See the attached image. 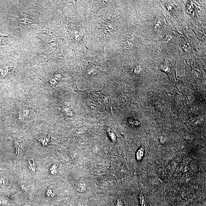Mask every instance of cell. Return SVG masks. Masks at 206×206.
<instances>
[{"instance_id":"ba28073f","label":"cell","mask_w":206,"mask_h":206,"mask_svg":"<svg viewBox=\"0 0 206 206\" xmlns=\"http://www.w3.org/2000/svg\"><path fill=\"white\" fill-rule=\"evenodd\" d=\"M45 75L47 82L51 87L57 85L64 78L63 74L58 70L48 71Z\"/></svg>"},{"instance_id":"3957f363","label":"cell","mask_w":206,"mask_h":206,"mask_svg":"<svg viewBox=\"0 0 206 206\" xmlns=\"http://www.w3.org/2000/svg\"><path fill=\"white\" fill-rule=\"evenodd\" d=\"M9 17L11 30L36 24L40 26L53 17L54 11L48 1H17Z\"/></svg>"},{"instance_id":"2e32d148","label":"cell","mask_w":206,"mask_h":206,"mask_svg":"<svg viewBox=\"0 0 206 206\" xmlns=\"http://www.w3.org/2000/svg\"><path fill=\"white\" fill-rule=\"evenodd\" d=\"M115 206H124L123 201L120 199H117L115 202Z\"/></svg>"},{"instance_id":"4fadbf2b","label":"cell","mask_w":206,"mask_h":206,"mask_svg":"<svg viewBox=\"0 0 206 206\" xmlns=\"http://www.w3.org/2000/svg\"><path fill=\"white\" fill-rule=\"evenodd\" d=\"M138 198L140 206H147L146 199L143 194H140Z\"/></svg>"},{"instance_id":"5b68a950","label":"cell","mask_w":206,"mask_h":206,"mask_svg":"<svg viewBox=\"0 0 206 206\" xmlns=\"http://www.w3.org/2000/svg\"><path fill=\"white\" fill-rule=\"evenodd\" d=\"M24 63L15 51L11 54H0V81L11 78Z\"/></svg>"},{"instance_id":"277c9868","label":"cell","mask_w":206,"mask_h":206,"mask_svg":"<svg viewBox=\"0 0 206 206\" xmlns=\"http://www.w3.org/2000/svg\"><path fill=\"white\" fill-rule=\"evenodd\" d=\"M118 7L109 10L107 8L106 12L103 14L93 16L92 18L91 31L97 45L98 53L105 54V47L107 44L120 37L123 20Z\"/></svg>"},{"instance_id":"9c48e42d","label":"cell","mask_w":206,"mask_h":206,"mask_svg":"<svg viewBox=\"0 0 206 206\" xmlns=\"http://www.w3.org/2000/svg\"><path fill=\"white\" fill-rule=\"evenodd\" d=\"M13 38H14V37L13 36L11 33L7 36L0 34V47L9 46L11 47V49L13 50V48L10 43L11 39Z\"/></svg>"},{"instance_id":"8992f818","label":"cell","mask_w":206,"mask_h":206,"mask_svg":"<svg viewBox=\"0 0 206 206\" xmlns=\"http://www.w3.org/2000/svg\"><path fill=\"white\" fill-rule=\"evenodd\" d=\"M159 70L166 73L170 81L173 83L176 82V61L170 54L160 58L155 63Z\"/></svg>"},{"instance_id":"8fae6325","label":"cell","mask_w":206,"mask_h":206,"mask_svg":"<svg viewBox=\"0 0 206 206\" xmlns=\"http://www.w3.org/2000/svg\"><path fill=\"white\" fill-rule=\"evenodd\" d=\"M28 165L30 172L33 175L35 174L36 166L34 161L32 159H30L28 161Z\"/></svg>"},{"instance_id":"e0dca14e","label":"cell","mask_w":206,"mask_h":206,"mask_svg":"<svg viewBox=\"0 0 206 206\" xmlns=\"http://www.w3.org/2000/svg\"><path fill=\"white\" fill-rule=\"evenodd\" d=\"M46 195L49 197H52L54 196V192L52 190L49 189L46 192Z\"/></svg>"},{"instance_id":"7c38bea8","label":"cell","mask_w":206,"mask_h":206,"mask_svg":"<svg viewBox=\"0 0 206 206\" xmlns=\"http://www.w3.org/2000/svg\"><path fill=\"white\" fill-rule=\"evenodd\" d=\"M144 149L143 147L140 148L137 151L136 154V158L138 161H140L144 157Z\"/></svg>"},{"instance_id":"52a82bcc","label":"cell","mask_w":206,"mask_h":206,"mask_svg":"<svg viewBox=\"0 0 206 206\" xmlns=\"http://www.w3.org/2000/svg\"><path fill=\"white\" fill-rule=\"evenodd\" d=\"M90 6L91 12L92 14H96L97 16L101 9L104 8H108L111 7L112 9L118 7V6L116 3V1H88Z\"/></svg>"},{"instance_id":"5bb4252c","label":"cell","mask_w":206,"mask_h":206,"mask_svg":"<svg viewBox=\"0 0 206 206\" xmlns=\"http://www.w3.org/2000/svg\"><path fill=\"white\" fill-rule=\"evenodd\" d=\"M58 167V163H55L52 165L50 168V172L51 174L53 175H55L57 173V169Z\"/></svg>"},{"instance_id":"6da1fadb","label":"cell","mask_w":206,"mask_h":206,"mask_svg":"<svg viewBox=\"0 0 206 206\" xmlns=\"http://www.w3.org/2000/svg\"><path fill=\"white\" fill-rule=\"evenodd\" d=\"M65 40L63 30L60 23L53 17L39 26L34 37L37 55L45 61L66 60L63 54L60 41Z\"/></svg>"},{"instance_id":"7a4b0ae2","label":"cell","mask_w":206,"mask_h":206,"mask_svg":"<svg viewBox=\"0 0 206 206\" xmlns=\"http://www.w3.org/2000/svg\"><path fill=\"white\" fill-rule=\"evenodd\" d=\"M93 16L92 14L86 16L80 14L76 7H73V14L64 16L63 20L60 23L65 40L76 55L88 54V45L91 36L90 23Z\"/></svg>"},{"instance_id":"9a60e30c","label":"cell","mask_w":206,"mask_h":206,"mask_svg":"<svg viewBox=\"0 0 206 206\" xmlns=\"http://www.w3.org/2000/svg\"><path fill=\"white\" fill-rule=\"evenodd\" d=\"M108 134L112 141L113 143H115L116 140V137L113 132L111 131H109L108 132Z\"/></svg>"},{"instance_id":"30bf717a","label":"cell","mask_w":206,"mask_h":206,"mask_svg":"<svg viewBox=\"0 0 206 206\" xmlns=\"http://www.w3.org/2000/svg\"><path fill=\"white\" fill-rule=\"evenodd\" d=\"M73 186L77 191L84 193L87 190V185L84 182L82 181H78L73 184Z\"/></svg>"}]
</instances>
